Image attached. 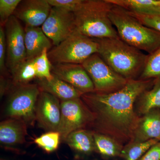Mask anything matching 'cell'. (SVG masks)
<instances>
[{"label":"cell","instance_id":"22","mask_svg":"<svg viewBox=\"0 0 160 160\" xmlns=\"http://www.w3.org/2000/svg\"><path fill=\"white\" fill-rule=\"evenodd\" d=\"M159 141L157 139L143 142L130 141L123 147L120 158L124 160H139L152 146Z\"/></svg>","mask_w":160,"mask_h":160},{"label":"cell","instance_id":"23","mask_svg":"<svg viewBox=\"0 0 160 160\" xmlns=\"http://www.w3.org/2000/svg\"><path fill=\"white\" fill-rule=\"evenodd\" d=\"M132 12L143 15H160V0H124Z\"/></svg>","mask_w":160,"mask_h":160},{"label":"cell","instance_id":"33","mask_svg":"<svg viewBox=\"0 0 160 160\" xmlns=\"http://www.w3.org/2000/svg\"><path fill=\"white\" fill-rule=\"evenodd\" d=\"M1 160H8L4 159H1Z\"/></svg>","mask_w":160,"mask_h":160},{"label":"cell","instance_id":"12","mask_svg":"<svg viewBox=\"0 0 160 160\" xmlns=\"http://www.w3.org/2000/svg\"><path fill=\"white\" fill-rule=\"evenodd\" d=\"M51 72L53 75L69 83L83 93L95 91L91 78L82 64H52Z\"/></svg>","mask_w":160,"mask_h":160},{"label":"cell","instance_id":"5","mask_svg":"<svg viewBox=\"0 0 160 160\" xmlns=\"http://www.w3.org/2000/svg\"><path fill=\"white\" fill-rule=\"evenodd\" d=\"M98 44L91 38L75 30L69 37L48 51L52 64H82L89 57L98 53Z\"/></svg>","mask_w":160,"mask_h":160},{"label":"cell","instance_id":"7","mask_svg":"<svg viewBox=\"0 0 160 160\" xmlns=\"http://www.w3.org/2000/svg\"><path fill=\"white\" fill-rule=\"evenodd\" d=\"M94 86L95 91L113 92L123 88L128 80L114 71L98 53L82 63Z\"/></svg>","mask_w":160,"mask_h":160},{"label":"cell","instance_id":"30","mask_svg":"<svg viewBox=\"0 0 160 160\" xmlns=\"http://www.w3.org/2000/svg\"><path fill=\"white\" fill-rule=\"evenodd\" d=\"M52 7H60L74 11L86 0H46Z\"/></svg>","mask_w":160,"mask_h":160},{"label":"cell","instance_id":"26","mask_svg":"<svg viewBox=\"0 0 160 160\" xmlns=\"http://www.w3.org/2000/svg\"><path fill=\"white\" fill-rule=\"evenodd\" d=\"M61 135L58 131H49L35 139L34 143L48 153L55 151L58 148Z\"/></svg>","mask_w":160,"mask_h":160},{"label":"cell","instance_id":"31","mask_svg":"<svg viewBox=\"0 0 160 160\" xmlns=\"http://www.w3.org/2000/svg\"><path fill=\"white\" fill-rule=\"evenodd\" d=\"M139 160H160V141L152 146Z\"/></svg>","mask_w":160,"mask_h":160},{"label":"cell","instance_id":"10","mask_svg":"<svg viewBox=\"0 0 160 160\" xmlns=\"http://www.w3.org/2000/svg\"><path fill=\"white\" fill-rule=\"evenodd\" d=\"M42 28L53 45L57 46L76 30L73 11L52 7Z\"/></svg>","mask_w":160,"mask_h":160},{"label":"cell","instance_id":"1","mask_svg":"<svg viewBox=\"0 0 160 160\" xmlns=\"http://www.w3.org/2000/svg\"><path fill=\"white\" fill-rule=\"evenodd\" d=\"M150 84V79H129L117 91L84 93L81 98L93 116L87 129L109 136L124 146L129 143L141 117L135 111V102Z\"/></svg>","mask_w":160,"mask_h":160},{"label":"cell","instance_id":"2","mask_svg":"<svg viewBox=\"0 0 160 160\" xmlns=\"http://www.w3.org/2000/svg\"><path fill=\"white\" fill-rule=\"evenodd\" d=\"M94 39L98 44V54L116 72L127 80L141 74L148 56L144 52L119 38Z\"/></svg>","mask_w":160,"mask_h":160},{"label":"cell","instance_id":"18","mask_svg":"<svg viewBox=\"0 0 160 160\" xmlns=\"http://www.w3.org/2000/svg\"><path fill=\"white\" fill-rule=\"evenodd\" d=\"M72 150L77 153L89 155L97 152L93 132L87 129L72 132L64 140Z\"/></svg>","mask_w":160,"mask_h":160},{"label":"cell","instance_id":"8","mask_svg":"<svg viewBox=\"0 0 160 160\" xmlns=\"http://www.w3.org/2000/svg\"><path fill=\"white\" fill-rule=\"evenodd\" d=\"M61 121L58 131L64 141L72 132L88 129L93 116L81 98L61 101Z\"/></svg>","mask_w":160,"mask_h":160},{"label":"cell","instance_id":"13","mask_svg":"<svg viewBox=\"0 0 160 160\" xmlns=\"http://www.w3.org/2000/svg\"><path fill=\"white\" fill-rule=\"evenodd\" d=\"M52 8L46 0H22L12 15L26 26L40 27L49 16Z\"/></svg>","mask_w":160,"mask_h":160},{"label":"cell","instance_id":"29","mask_svg":"<svg viewBox=\"0 0 160 160\" xmlns=\"http://www.w3.org/2000/svg\"><path fill=\"white\" fill-rule=\"evenodd\" d=\"M6 42L5 29L3 26L0 27V69L1 73H6Z\"/></svg>","mask_w":160,"mask_h":160},{"label":"cell","instance_id":"4","mask_svg":"<svg viewBox=\"0 0 160 160\" xmlns=\"http://www.w3.org/2000/svg\"><path fill=\"white\" fill-rule=\"evenodd\" d=\"M114 5L99 0H86L73 11L76 30L91 38H119L109 18Z\"/></svg>","mask_w":160,"mask_h":160},{"label":"cell","instance_id":"14","mask_svg":"<svg viewBox=\"0 0 160 160\" xmlns=\"http://www.w3.org/2000/svg\"><path fill=\"white\" fill-rule=\"evenodd\" d=\"M160 141V109H153L140 117L131 141Z\"/></svg>","mask_w":160,"mask_h":160},{"label":"cell","instance_id":"9","mask_svg":"<svg viewBox=\"0 0 160 160\" xmlns=\"http://www.w3.org/2000/svg\"><path fill=\"white\" fill-rule=\"evenodd\" d=\"M6 35V66L10 72L26 60L25 30L20 21L13 15L3 25Z\"/></svg>","mask_w":160,"mask_h":160},{"label":"cell","instance_id":"24","mask_svg":"<svg viewBox=\"0 0 160 160\" xmlns=\"http://www.w3.org/2000/svg\"><path fill=\"white\" fill-rule=\"evenodd\" d=\"M160 78V46L148 55L140 79L150 80Z\"/></svg>","mask_w":160,"mask_h":160},{"label":"cell","instance_id":"15","mask_svg":"<svg viewBox=\"0 0 160 160\" xmlns=\"http://www.w3.org/2000/svg\"><path fill=\"white\" fill-rule=\"evenodd\" d=\"M27 124L22 120L9 118L0 123V142L5 146L23 144L26 142Z\"/></svg>","mask_w":160,"mask_h":160},{"label":"cell","instance_id":"20","mask_svg":"<svg viewBox=\"0 0 160 160\" xmlns=\"http://www.w3.org/2000/svg\"><path fill=\"white\" fill-rule=\"evenodd\" d=\"M139 114L144 115L153 109H160V78L156 79L151 89L145 90L138 98Z\"/></svg>","mask_w":160,"mask_h":160},{"label":"cell","instance_id":"3","mask_svg":"<svg viewBox=\"0 0 160 160\" xmlns=\"http://www.w3.org/2000/svg\"><path fill=\"white\" fill-rule=\"evenodd\" d=\"M109 18L119 38L127 44L150 54L160 46V33L145 26L131 12L113 6Z\"/></svg>","mask_w":160,"mask_h":160},{"label":"cell","instance_id":"6","mask_svg":"<svg viewBox=\"0 0 160 160\" xmlns=\"http://www.w3.org/2000/svg\"><path fill=\"white\" fill-rule=\"evenodd\" d=\"M6 108L9 118L20 119L32 125L36 119V106L41 90L37 84L13 86Z\"/></svg>","mask_w":160,"mask_h":160},{"label":"cell","instance_id":"19","mask_svg":"<svg viewBox=\"0 0 160 160\" xmlns=\"http://www.w3.org/2000/svg\"><path fill=\"white\" fill-rule=\"evenodd\" d=\"M97 152L105 158L120 157L124 145L106 135L93 132Z\"/></svg>","mask_w":160,"mask_h":160},{"label":"cell","instance_id":"27","mask_svg":"<svg viewBox=\"0 0 160 160\" xmlns=\"http://www.w3.org/2000/svg\"><path fill=\"white\" fill-rule=\"evenodd\" d=\"M22 0H0V19L3 26Z\"/></svg>","mask_w":160,"mask_h":160},{"label":"cell","instance_id":"16","mask_svg":"<svg viewBox=\"0 0 160 160\" xmlns=\"http://www.w3.org/2000/svg\"><path fill=\"white\" fill-rule=\"evenodd\" d=\"M53 76L50 80L37 78L36 84L41 91L50 93L60 101L79 98L84 94L69 83Z\"/></svg>","mask_w":160,"mask_h":160},{"label":"cell","instance_id":"17","mask_svg":"<svg viewBox=\"0 0 160 160\" xmlns=\"http://www.w3.org/2000/svg\"><path fill=\"white\" fill-rule=\"evenodd\" d=\"M24 30L26 60L37 57L44 49H51L53 44L42 27L26 26Z\"/></svg>","mask_w":160,"mask_h":160},{"label":"cell","instance_id":"32","mask_svg":"<svg viewBox=\"0 0 160 160\" xmlns=\"http://www.w3.org/2000/svg\"><path fill=\"white\" fill-rule=\"evenodd\" d=\"M111 4L114 6L122 7L124 9H129V7L124 0H99Z\"/></svg>","mask_w":160,"mask_h":160},{"label":"cell","instance_id":"25","mask_svg":"<svg viewBox=\"0 0 160 160\" xmlns=\"http://www.w3.org/2000/svg\"><path fill=\"white\" fill-rule=\"evenodd\" d=\"M48 49H45L38 57L32 59L37 73V78L50 80L53 78L52 73V64L48 57Z\"/></svg>","mask_w":160,"mask_h":160},{"label":"cell","instance_id":"28","mask_svg":"<svg viewBox=\"0 0 160 160\" xmlns=\"http://www.w3.org/2000/svg\"><path fill=\"white\" fill-rule=\"evenodd\" d=\"M140 22L160 33V15H143L131 12Z\"/></svg>","mask_w":160,"mask_h":160},{"label":"cell","instance_id":"11","mask_svg":"<svg viewBox=\"0 0 160 160\" xmlns=\"http://www.w3.org/2000/svg\"><path fill=\"white\" fill-rule=\"evenodd\" d=\"M36 119L46 131H58L61 121V102L54 96L41 91L36 106Z\"/></svg>","mask_w":160,"mask_h":160},{"label":"cell","instance_id":"21","mask_svg":"<svg viewBox=\"0 0 160 160\" xmlns=\"http://www.w3.org/2000/svg\"><path fill=\"white\" fill-rule=\"evenodd\" d=\"M10 73L13 86L29 84L32 80L37 78L32 59L24 61Z\"/></svg>","mask_w":160,"mask_h":160}]
</instances>
